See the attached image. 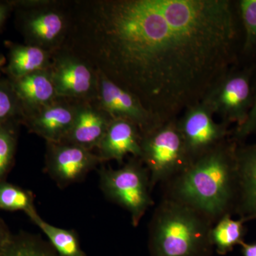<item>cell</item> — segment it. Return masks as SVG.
<instances>
[{"mask_svg":"<svg viewBox=\"0 0 256 256\" xmlns=\"http://www.w3.org/2000/svg\"><path fill=\"white\" fill-rule=\"evenodd\" d=\"M72 10L66 52L136 96L162 122L202 102L233 56L227 0H97Z\"/></svg>","mask_w":256,"mask_h":256,"instance_id":"cell-1","label":"cell"},{"mask_svg":"<svg viewBox=\"0 0 256 256\" xmlns=\"http://www.w3.org/2000/svg\"><path fill=\"white\" fill-rule=\"evenodd\" d=\"M235 146L228 140L162 184V198L186 205L214 224L235 212L238 172Z\"/></svg>","mask_w":256,"mask_h":256,"instance_id":"cell-2","label":"cell"},{"mask_svg":"<svg viewBox=\"0 0 256 256\" xmlns=\"http://www.w3.org/2000/svg\"><path fill=\"white\" fill-rule=\"evenodd\" d=\"M214 225L197 210L162 198L149 224L150 256H212Z\"/></svg>","mask_w":256,"mask_h":256,"instance_id":"cell-3","label":"cell"},{"mask_svg":"<svg viewBox=\"0 0 256 256\" xmlns=\"http://www.w3.org/2000/svg\"><path fill=\"white\" fill-rule=\"evenodd\" d=\"M178 118L140 133L141 156L150 176L152 188L166 183L191 163L180 129Z\"/></svg>","mask_w":256,"mask_h":256,"instance_id":"cell-4","label":"cell"},{"mask_svg":"<svg viewBox=\"0 0 256 256\" xmlns=\"http://www.w3.org/2000/svg\"><path fill=\"white\" fill-rule=\"evenodd\" d=\"M99 176L101 191L106 198L127 210L133 226H138L154 204L150 176L141 160L132 156L118 169L104 168Z\"/></svg>","mask_w":256,"mask_h":256,"instance_id":"cell-5","label":"cell"},{"mask_svg":"<svg viewBox=\"0 0 256 256\" xmlns=\"http://www.w3.org/2000/svg\"><path fill=\"white\" fill-rule=\"evenodd\" d=\"M214 114L203 102L188 108L178 120L191 162L226 140L228 124L216 122Z\"/></svg>","mask_w":256,"mask_h":256,"instance_id":"cell-6","label":"cell"},{"mask_svg":"<svg viewBox=\"0 0 256 256\" xmlns=\"http://www.w3.org/2000/svg\"><path fill=\"white\" fill-rule=\"evenodd\" d=\"M100 163L97 154L82 146L47 142L46 172L60 188L80 182Z\"/></svg>","mask_w":256,"mask_h":256,"instance_id":"cell-7","label":"cell"},{"mask_svg":"<svg viewBox=\"0 0 256 256\" xmlns=\"http://www.w3.org/2000/svg\"><path fill=\"white\" fill-rule=\"evenodd\" d=\"M202 101L214 116L222 118L224 124L235 122L240 126L246 119L252 106L248 76L227 73Z\"/></svg>","mask_w":256,"mask_h":256,"instance_id":"cell-8","label":"cell"},{"mask_svg":"<svg viewBox=\"0 0 256 256\" xmlns=\"http://www.w3.org/2000/svg\"><path fill=\"white\" fill-rule=\"evenodd\" d=\"M48 70L58 98L92 100L97 97V74L86 62L62 52Z\"/></svg>","mask_w":256,"mask_h":256,"instance_id":"cell-9","label":"cell"},{"mask_svg":"<svg viewBox=\"0 0 256 256\" xmlns=\"http://www.w3.org/2000/svg\"><path fill=\"white\" fill-rule=\"evenodd\" d=\"M96 73L98 78V105L112 118L124 119L132 122L137 126L140 133L164 124L146 110L136 96L100 72Z\"/></svg>","mask_w":256,"mask_h":256,"instance_id":"cell-10","label":"cell"},{"mask_svg":"<svg viewBox=\"0 0 256 256\" xmlns=\"http://www.w3.org/2000/svg\"><path fill=\"white\" fill-rule=\"evenodd\" d=\"M56 100L22 120L32 132L46 140V142H63L76 114L77 105Z\"/></svg>","mask_w":256,"mask_h":256,"instance_id":"cell-11","label":"cell"},{"mask_svg":"<svg viewBox=\"0 0 256 256\" xmlns=\"http://www.w3.org/2000/svg\"><path fill=\"white\" fill-rule=\"evenodd\" d=\"M68 28L66 16L56 10L42 9L24 18L23 31L30 45L47 50L62 46Z\"/></svg>","mask_w":256,"mask_h":256,"instance_id":"cell-12","label":"cell"},{"mask_svg":"<svg viewBox=\"0 0 256 256\" xmlns=\"http://www.w3.org/2000/svg\"><path fill=\"white\" fill-rule=\"evenodd\" d=\"M140 131L136 124L126 120L112 118L98 146V156L102 162L116 160L122 163L129 154L140 158Z\"/></svg>","mask_w":256,"mask_h":256,"instance_id":"cell-13","label":"cell"},{"mask_svg":"<svg viewBox=\"0 0 256 256\" xmlns=\"http://www.w3.org/2000/svg\"><path fill=\"white\" fill-rule=\"evenodd\" d=\"M112 118L98 105L77 104L76 114L72 129L63 142L92 150L97 148Z\"/></svg>","mask_w":256,"mask_h":256,"instance_id":"cell-14","label":"cell"},{"mask_svg":"<svg viewBox=\"0 0 256 256\" xmlns=\"http://www.w3.org/2000/svg\"><path fill=\"white\" fill-rule=\"evenodd\" d=\"M10 82L22 109L23 119L58 98L48 68Z\"/></svg>","mask_w":256,"mask_h":256,"instance_id":"cell-15","label":"cell"},{"mask_svg":"<svg viewBox=\"0 0 256 256\" xmlns=\"http://www.w3.org/2000/svg\"><path fill=\"white\" fill-rule=\"evenodd\" d=\"M238 196L235 212L246 220L256 218V144L236 150Z\"/></svg>","mask_w":256,"mask_h":256,"instance_id":"cell-16","label":"cell"},{"mask_svg":"<svg viewBox=\"0 0 256 256\" xmlns=\"http://www.w3.org/2000/svg\"><path fill=\"white\" fill-rule=\"evenodd\" d=\"M48 52L33 45H14L10 48L6 72L11 80L48 68Z\"/></svg>","mask_w":256,"mask_h":256,"instance_id":"cell-17","label":"cell"},{"mask_svg":"<svg viewBox=\"0 0 256 256\" xmlns=\"http://www.w3.org/2000/svg\"><path fill=\"white\" fill-rule=\"evenodd\" d=\"M28 216L46 235L58 256H86L74 230L58 228L48 224L38 215L36 210L28 213Z\"/></svg>","mask_w":256,"mask_h":256,"instance_id":"cell-18","label":"cell"},{"mask_svg":"<svg viewBox=\"0 0 256 256\" xmlns=\"http://www.w3.org/2000/svg\"><path fill=\"white\" fill-rule=\"evenodd\" d=\"M246 222L242 218L234 220L232 214H226L216 222L210 230V238L218 255H226L234 247L244 242Z\"/></svg>","mask_w":256,"mask_h":256,"instance_id":"cell-19","label":"cell"},{"mask_svg":"<svg viewBox=\"0 0 256 256\" xmlns=\"http://www.w3.org/2000/svg\"><path fill=\"white\" fill-rule=\"evenodd\" d=\"M0 256H58L50 242L36 234L20 232L11 236L0 248Z\"/></svg>","mask_w":256,"mask_h":256,"instance_id":"cell-20","label":"cell"},{"mask_svg":"<svg viewBox=\"0 0 256 256\" xmlns=\"http://www.w3.org/2000/svg\"><path fill=\"white\" fill-rule=\"evenodd\" d=\"M0 210L8 212H24L26 215L36 210L33 194L12 184L11 183H0Z\"/></svg>","mask_w":256,"mask_h":256,"instance_id":"cell-21","label":"cell"},{"mask_svg":"<svg viewBox=\"0 0 256 256\" xmlns=\"http://www.w3.org/2000/svg\"><path fill=\"white\" fill-rule=\"evenodd\" d=\"M16 122L0 126V183L4 182L14 162L16 146Z\"/></svg>","mask_w":256,"mask_h":256,"instance_id":"cell-22","label":"cell"},{"mask_svg":"<svg viewBox=\"0 0 256 256\" xmlns=\"http://www.w3.org/2000/svg\"><path fill=\"white\" fill-rule=\"evenodd\" d=\"M23 112L11 82H0V126L22 121Z\"/></svg>","mask_w":256,"mask_h":256,"instance_id":"cell-23","label":"cell"},{"mask_svg":"<svg viewBox=\"0 0 256 256\" xmlns=\"http://www.w3.org/2000/svg\"><path fill=\"white\" fill-rule=\"evenodd\" d=\"M246 32V50L256 46V0H242L239 3Z\"/></svg>","mask_w":256,"mask_h":256,"instance_id":"cell-24","label":"cell"},{"mask_svg":"<svg viewBox=\"0 0 256 256\" xmlns=\"http://www.w3.org/2000/svg\"><path fill=\"white\" fill-rule=\"evenodd\" d=\"M256 132V95L252 102V108L249 110L246 119L240 126H238L235 132L237 139H242Z\"/></svg>","mask_w":256,"mask_h":256,"instance_id":"cell-25","label":"cell"},{"mask_svg":"<svg viewBox=\"0 0 256 256\" xmlns=\"http://www.w3.org/2000/svg\"><path fill=\"white\" fill-rule=\"evenodd\" d=\"M12 233L10 232L8 226L4 220L0 217V248L5 244V242L11 236Z\"/></svg>","mask_w":256,"mask_h":256,"instance_id":"cell-26","label":"cell"},{"mask_svg":"<svg viewBox=\"0 0 256 256\" xmlns=\"http://www.w3.org/2000/svg\"><path fill=\"white\" fill-rule=\"evenodd\" d=\"M242 252L244 256H256V242H242L240 244Z\"/></svg>","mask_w":256,"mask_h":256,"instance_id":"cell-27","label":"cell"},{"mask_svg":"<svg viewBox=\"0 0 256 256\" xmlns=\"http://www.w3.org/2000/svg\"><path fill=\"white\" fill-rule=\"evenodd\" d=\"M11 8L10 3H0V28L2 26Z\"/></svg>","mask_w":256,"mask_h":256,"instance_id":"cell-28","label":"cell"},{"mask_svg":"<svg viewBox=\"0 0 256 256\" xmlns=\"http://www.w3.org/2000/svg\"><path fill=\"white\" fill-rule=\"evenodd\" d=\"M4 62V58L3 57L0 56V66L3 65Z\"/></svg>","mask_w":256,"mask_h":256,"instance_id":"cell-29","label":"cell"}]
</instances>
